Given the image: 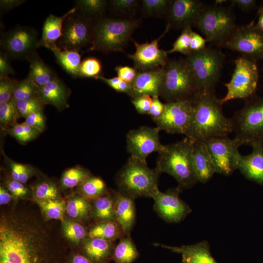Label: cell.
Instances as JSON below:
<instances>
[{
    "instance_id": "1",
    "label": "cell",
    "mask_w": 263,
    "mask_h": 263,
    "mask_svg": "<svg viewBox=\"0 0 263 263\" xmlns=\"http://www.w3.org/2000/svg\"><path fill=\"white\" fill-rule=\"evenodd\" d=\"M49 238L37 221L24 214L0 219V263H48Z\"/></svg>"
},
{
    "instance_id": "2",
    "label": "cell",
    "mask_w": 263,
    "mask_h": 263,
    "mask_svg": "<svg viewBox=\"0 0 263 263\" xmlns=\"http://www.w3.org/2000/svg\"><path fill=\"white\" fill-rule=\"evenodd\" d=\"M222 105L214 93H197L193 97L192 119L186 137L195 141L228 136L233 132L232 123L231 119L224 115Z\"/></svg>"
},
{
    "instance_id": "3",
    "label": "cell",
    "mask_w": 263,
    "mask_h": 263,
    "mask_svg": "<svg viewBox=\"0 0 263 263\" xmlns=\"http://www.w3.org/2000/svg\"><path fill=\"white\" fill-rule=\"evenodd\" d=\"M194 141L185 137L181 141L165 145L159 153L156 169L172 176L182 191L197 182L193 167Z\"/></svg>"
},
{
    "instance_id": "4",
    "label": "cell",
    "mask_w": 263,
    "mask_h": 263,
    "mask_svg": "<svg viewBox=\"0 0 263 263\" xmlns=\"http://www.w3.org/2000/svg\"><path fill=\"white\" fill-rule=\"evenodd\" d=\"M160 174L156 168L150 169L147 161L130 156L116 176L119 191L134 199L152 198L159 190Z\"/></svg>"
},
{
    "instance_id": "5",
    "label": "cell",
    "mask_w": 263,
    "mask_h": 263,
    "mask_svg": "<svg viewBox=\"0 0 263 263\" xmlns=\"http://www.w3.org/2000/svg\"><path fill=\"white\" fill-rule=\"evenodd\" d=\"M140 22L138 19H98L94 23L93 39L89 50L104 53L123 51Z\"/></svg>"
},
{
    "instance_id": "6",
    "label": "cell",
    "mask_w": 263,
    "mask_h": 263,
    "mask_svg": "<svg viewBox=\"0 0 263 263\" xmlns=\"http://www.w3.org/2000/svg\"><path fill=\"white\" fill-rule=\"evenodd\" d=\"M185 60L194 75L197 93H214L225 59L222 51L211 46L192 52Z\"/></svg>"
},
{
    "instance_id": "7",
    "label": "cell",
    "mask_w": 263,
    "mask_h": 263,
    "mask_svg": "<svg viewBox=\"0 0 263 263\" xmlns=\"http://www.w3.org/2000/svg\"><path fill=\"white\" fill-rule=\"evenodd\" d=\"M197 93L192 71L185 60H168L160 96L166 103L193 97Z\"/></svg>"
},
{
    "instance_id": "8",
    "label": "cell",
    "mask_w": 263,
    "mask_h": 263,
    "mask_svg": "<svg viewBox=\"0 0 263 263\" xmlns=\"http://www.w3.org/2000/svg\"><path fill=\"white\" fill-rule=\"evenodd\" d=\"M195 26L209 43L221 46L236 27L232 11L218 5L204 6Z\"/></svg>"
},
{
    "instance_id": "9",
    "label": "cell",
    "mask_w": 263,
    "mask_h": 263,
    "mask_svg": "<svg viewBox=\"0 0 263 263\" xmlns=\"http://www.w3.org/2000/svg\"><path fill=\"white\" fill-rule=\"evenodd\" d=\"M231 119L235 137L243 144L263 142V97L247 101Z\"/></svg>"
},
{
    "instance_id": "10",
    "label": "cell",
    "mask_w": 263,
    "mask_h": 263,
    "mask_svg": "<svg viewBox=\"0 0 263 263\" xmlns=\"http://www.w3.org/2000/svg\"><path fill=\"white\" fill-rule=\"evenodd\" d=\"M259 80L256 62L243 56L235 60V68L230 81L225 84L227 89L222 103L236 99H248L255 93Z\"/></svg>"
},
{
    "instance_id": "11",
    "label": "cell",
    "mask_w": 263,
    "mask_h": 263,
    "mask_svg": "<svg viewBox=\"0 0 263 263\" xmlns=\"http://www.w3.org/2000/svg\"><path fill=\"white\" fill-rule=\"evenodd\" d=\"M203 141L213 160L216 173L227 176L238 169L242 155L239 148L244 145L241 141L227 136L211 137Z\"/></svg>"
},
{
    "instance_id": "12",
    "label": "cell",
    "mask_w": 263,
    "mask_h": 263,
    "mask_svg": "<svg viewBox=\"0 0 263 263\" xmlns=\"http://www.w3.org/2000/svg\"><path fill=\"white\" fill-rule=\"evenodd\" d=\"M221 46L256 62L263 58V32L253 23L236 26Z\"/></svg>"
},
{
    "instance_id": "13",
    "label": "cell",
    "mask_w": 263,
    "mask_h": 263,
    "mask_svg": "<svg viewBox=\"0 0 263 263\" xmlns=\"http://www.w3.org/2000/svg\"><path fill=\"white\" fill-rule=\"evenodd\" d=\"M93 36L92 19L75 11L65 19L57 47L61 49L79 51L92 43Z\"/></svg>"
},
{
    "instance_id": "14",
    "label": "cell",
    "mask_w": 263,
    "mask_h": 263,
    "mask_svg": "<svg viewBox=\"0 0 263 263\" xmlns=\"http://www.w3.org/2000/svg\"><path fill=\"white\" fill-rule=\"evenodd\" d=\"M193 97L166 103L162 114L153 119L156 127L169 133L186 135L192 119Z\"/></svg>"
},
{
    "instance_id": "15",
    "label": "cell",
    "mask_w": 263,
    "mask_h": 263,
    "mask_svg": "<svg viewBox=\"0 0 263 263\" xmlns=\"http://www.w3.org/2000/svg\"><path fill=\"white\" fill-rule=\"evenodd\" d=\"M38 33L34 29L17 26L1 36L0 44L2 51L13 59H26L39 47Z\"/></svg>"
},
{
    "instance_id": "16",
    "label": "cell",
    "mask_w": 263,
    "mask_h": 263,
    "mask_svg": "<svg viewBox=\"0 0 263 263\" xmlns=\"http://www.w3.org/2000/svg\"><path fill=\"white\" fill-rule=\"evenodd\" d=\"M160 131L157 127L148 126L130 131L127 134L126 144L131 156L147 161V158L152 152H161L165 145L160 141Z\"/></svg>"
},
{
    "instance_id": "17",
    "label": "cell",
    "mask_w": 263,
    "mask_h": 263,
    "mask_svg": "<svg viewBox=\"0 0 263 263\" xmlns=\"http://www.w3.org/2000/svg\"><path fill=\"white\" fill-rule=\"evenodd\" d=\"M181 192L177 187L165 192L159 190L152 197L154 210L165 221L179 223L191 212L189 206L180 198Z\"/></svg>"
},
{
    "instance_id": "18",
    "label": "cell",
    "mask_w": 263,
    "mask_h": 263,
    "mask_svg": "<svg viewBox=\"0 0 263 263\" xmlns=\"http://www.w3.org/2000/svg\"><path fill=\"white\" fill-rule=\"evenodd\" d=\"M170 28L169 25H167L166 30L162 35L150 43L146 42L140 44L132 39L136 50L134 54H128V56L133 61L136 69L141 72L165 66L168 60L167 51L160 49L158 42Z\"/></svg>"
},
{
    "instance_id": "19",
    "label": "cell",
    "mask_w": 263,
    "mask_h": 263,
    "mask_svg": "<svg viewBox=\"0 0 263 263\" xmlns=\"http://www.w3.org/2000/svg\"><path fill=\"white\" fill-rule=\"evenodd\" d=\"M205 6L197 0H171L166 17L170 27L182 29L195 25Z\"/></svg>"
},
{
    "instance_id": "20",
    "label": "cell",
    "mask_w": 263,
    "mask_h": 263,
    "mask_svg": "<svg viewBox=\"0 0 263 263\" xmlns=\"http://www.w3.org/2000/svg\"><path fill=\"white\" fill-rule=\"evenodd\" d=\"M163 76L162 67L138 72L132 83V89L128 95L132 99L143 95L159 96Z\"/></svg>"
},
{
    "instance_id": "21",
    "label": "cell",
    "mask_w": 263,
    "mask_h": 263,
    "mask_svg": "<svg viewBox=\"0 0 263 263\" xmlns=\"http://www.w3.org/2000/svg\"><path fill=\"white\" fill-rule=\"evenodd\" d=\"M250 145L251 152L241 155L238 169L247 179L263 186V142Z\"/></svg>"
},
{
    "instance_id": "22",
    "label": "cell",
    "mask_w": 263,
    "mask_h": 263,
    "mask_svg": "<svg viewBox=\"0 0 263 263\" xmlns=\"http://www.w3.org/2000/svg\"><path fill=\"white\" fill-rule=\"evenodd\" d=\"M153 245L181 254L182 259L188 263H218L211 255L209 244L205 241L180 246H169L159 243H154Z\"/></svg>"
},
{
    "instance_id": "23",
    "label": "cell",
    "mask_w": 263,
    "mask_h": 263,
    "mask_svg": "<svg viewBox=\"0 0 263 263\" xmlns=\"http://www.w3.org/2000/svg\"><path fill=\"white\" fill-rule=\"evenodd\" d=\"M70 89L56 77L45 85L38 88V95L44 104H49L58 111L68 108Z\"/></svg>"
},
{
    "instance_id": "24",
    "label": "cell",
    "mask_w": 263,
    "mask_h": 263,
    "mask_svg": "<svg viewBox=\"0 0 263 263\" xmlns=\"http://www.w3.org/2000/svg\"><path fill=\"white\" fill-rule=\"evenodd\" d=\"M192 160L197 182L206 183L216 173L213 160L203 141L194 142Z\"/></svg>"
},
{
    "instance_id": "25",
    "label": "cell",
    "mask_w": 263,
    "mask_h": 263,
    "mask_svg": "<svg viewBox=\"0 0 263 263\" xmlns=\"http://www.w3.org/2000/svg\"><path fill=\"white\" fill-rule=\"evenodd\" d=\"M115 220L121 225L126 235L130 236L136 219L134 199L119 191H115Z\"/></svg>"
},
{
    "instance_id": "26",
    "label": "cell",
    "mask_w": 263,
    "mask_h": 263,
    "mask_svg": "<svg viewBox=\"0 0 263 263\" xmlns=\"http://www.w3.org/2000/svg\"><path fill=\"white\" fill-rule=\"evenodd\" d=\"M75 11L76 9L74 7L61 17L50 14L44 22L41 38L39 41V46H44L49 49L57 45L56 42L62 36L65 19Z\"/></svg>"
},
{
    "instance_id": "27",
    "label": "cell",
    "mask_w": 263,
    "mask_h": 263,
    "mask_svg": "<svg viewBox=\"0 0 263 263\" xmlns=\"http://www.w3.org/2000/svg\"><path fill=\"white\" fill-rule=\"evenodd\" d=\"M114 242L97 238H87L83 241L84 255L94 263H107L112 259Z\"/></svg>"
},
{
    "instance_id": "28",
    "label": "cell",
    "mask_w": 263,
    "mask_h": 263,
    "mask_svg": "<svg viewBox=\"0 0 263 263\" xmlns=\"http://www.w3.org/2000/svg\"><path fill=\"white\" fill-rule=\"evenodd\" d=\"M29 63L28 77L38 88L57 77L56 73L46 65L36 51L28 55L26 59Z\"/></svg>"
},
{
    "instance_id": "29",
    "label": "cell",
    "mask_w": 263,
    "mask_h": 263,
    "mask_svg": "<svg viewBox=\"0 0 263 263\" xmlns=\"http://www.w3.org/2000/svg\"><path fill=\"white\" fill-rule=\"evenodd\" d=\"M115 191L113 193L108 192L93 201L91 217L96 221V223L115 220Z\"/></svg>"
},
{
    "instance_id": "30",
    "label": "cell",
    "mask_w": 263,
    "mask_h": 263,
    "mask_svg": "<svg viewBox=\"0 0 263 263\" xmlns=\"http://www.w3.org/2000/svg\"><path fill=\"white\" fill-rule=\"evenodd\" d=\"M54 54L56 62L73 77H79L81 56L79 51L61 50L57 45L49 49Z\"/></svg>"
},
{
    "instance_id": "31",
    "label": "cell",
    "mask_w": 263,
    "mask_h": 263,
    "mask_svg": "<svg viewBox=\"0 0 263 263\" xmlns=\"http://www.w3.org/2000/svg\"><path fill=\"white\" fill-rule=\"evenodd\" d=\"M126 236L121 225L116 221L95 223L88 230V237L97 238L114 242Z\"/></svg>"
},
{
    "instance_id": "32",
    "label": "cell",
    "mask_w": 263,
    "mask_h": 263,
    "mask_svg": "<svg viewBox=\"0 0 263 263\" xmlns=\"http://www.w3.org/2000/svg\"><path fill=\"white\" fill-rule=\"evenodd\" d=\"M138 256L139 252L131 236H125L115 245L112 260L115 263H132Z\"/></svg>"
},
{
    "instance_id": "33",
    "label": "cell",
    "mask_w": 263,
    "mask_h": 263,
    "mask_svg": "<svg viewBox=\"0 0 263 263\" xmlns=\"http://www.w3.org/2000/svg\"><path fill=\"white\" fill-rule=\"evenodd\" d=\"M90 202L80 195L75 196L66 203V212L71 218L85 220L91 217Z\"/></svg>"
},
{
    "instance_id": "34",
    "label": "cell",
    "mask_w": 263,
    "mask_h": 263,
    "mask_svg": "<svg viewBox=\"0 0 263 263\" xmlns=\"http://www.w3.org/2000/svg\"><path fill=\"white\" fill-rule=\"evenodd\" d=\"M78 191L80 195L90 202L94 201L108 192L104 180L99 177L94 176L89 178L78 187Z\"/></svg>"
},
{
    "instance_id": "35",
    "label": "cell",
    "mask_w": 263,
    "mask_h": 263,
    "mask_svg": "<svg viewBox=\"0 0 263 263\" xmlns=\"http://www.w3.org/2000/svg\"><path fill=\"white\" fill-rule=\"evenodd\" d=\"M92 174L88 169L75 166L66 169L62 174L60 185L63 189L72 188L79 187Z\"/></svg>"
},
{
    "instance_id": "36",
    "label": "cell",
    "mask_w": 263,
    "mask_h": 263,
    "mask_svg": "<svg viewBox=\"0 0 263 263\" xmlns=\"http://www.w3.org/2000/svg\"><path fill=\"white\" fill-rule=\"evenodd\" d=\"M36 201L60 199V191L54 182L44 180L37 183L33 188Z\"/></svg>"
},
{
    "instance_id": "37",
    "label": "cell",
    "mask_w": 263,
    "mask_h": 263,
    "mask_svg": "<svg viewBox=\"0 0 263 263\" xmlns=\"http://www.w3.org/2000/svg\"><path fill=\"white\" fill-rule=\"evenodd\" d=\"M40 208L45 218L48 219H63V214L66 211V203L60 199L36 201Z\"/></svg>"
},
{
    "instance_id": "38",
    "label": "cell",
    "mask_w": 263,
    "mask_h": 263,
    "mask_svg": "<svg viewBox=\"0 0 263 263\" xmlns=\"http://www.w3.org/2000/svg\"><path fill=\"white\" fill-rule=\"evenodd\" d=\"M107 2L104 0H79L75 1L78 13L92 19L93 17L99 16L105 11Z\"/></svg>"
},
{
    "instance_id": "39",
    "label": "cell",
    "mask_w": 263,
    "mask_h": 263,
    "mask_svg": "<svg viewBox=\"0 0 263 263\" xmlns=\"http://www.w3.org/2000/svg\"><path fill=\"white\" fill-rule=\"evenodd\" d=\"M61 222L63 233L69 241L78 244L87 238L88 232L82 225L70 219Z\"/></svg>"
},
{
    "instance_id": "40",
    "label": "cell",
    "mask_w": 263,
    "mask_h": 263,
    "mask_svg": "<svg viewBox=\"0 0 263 263\" xmlns=\"http://www.w3.org/2000/svg\"><path fill=\"white\" fill-rule=\"evenodd\" d=\"M19 117L14 100L0 104V123L5 131L17 124Z\"/></svg>"
},
{
    "instance_id": "41",
    "label": "cell",
    "mask_w": 263,
    "mask_h": 263,
    "mask_svg": "<svg viewBox=\"0 0 263 263\" xmlns=\"http://www.w3.org/2000/svg\"><path fill=\"white\" fill-rule=\"evenodd\" d=\"M6 131L21 144H26L36 138L41 132L28 125L25 122L17 123Z\"/></svg>"
},
{
    "instance_id": "42",
    "label": "cell",
    "mask_w": 263,
    "mask_h": 263,
    "mask_svg": "<svg viewBox=\"0 0 263 263\" xmlns=\"http://www.w3.org/2000/svg\"><path fill=\"white\" fill-rule=\"evenodd\" d=\"M170 2L169 0H143L142 11L146 16L162 17L166 16Z\"/></svg>"
},
{
    "instance_id": "43",
    "label": "cell",
    "mask_w": 263,
    "mask_h": 263,
    "mask_svg": "<svg viewBox=\"0 0 263 263\" xmlns=\"http://www.w3.org/2000/svg\"><path fill=\"white\" fill-rule=\"evenodd\" d=\"M4 159L10 168L11 178L14 180L25 184L33 175L34 169L32 166L13 161L6 155Z\"/></svg>"
},
{
    "instance_id": "44",
    "label": "cell",
    "mask_w": 263,
    "mask_h": 263,
    "mask_svg": "<svg viewBox=\"0 0 263 263\" xmlns=\"http://www.w3.org/2000/svg\"><path fill=\"white\" fill-rule=\"evenodd\" d=\"M16 104L19 117L24 118L33 113L43 111L44 105L38 95L29 99L18 100Z\"/></svg>"
},
{
    "instance_id": "45",
    "label": "cell",
    "mask_w": 263,
    "mask_h": 263,
    "mask_svg": "<svg viewBox=\"0 0 263 263\" xmlns=\"http://www.w3.org/2000/svg\"><path fill=\"white\" fill-rule=\"evenodd\" d=\"M191 27H186L182 29L181 34L173 44L172 48L167 51L168 54L179 52L188 56L191 53L190 43L192 34Z\"/></svg>"
},
{
    "instance_id": "46",
    "label": "cell",
    "mask_w": 263,
    "mask_h": 263,
    "mask_svg": "<svg viewBox=\"0 0 263 263\" xmlns=\"http://www.w3.org/2000/svg\"><path fill=\"white\" fill-rule=\"evenodd\" d=\"M38 88L26 77L18 81L15 89L13 99L15 101L32 98L38 95Z\"/></svg>"
},
{
    "instance_id": "47",
    "label": "cell",
    "mask_w": 263,
    "mask_h": 263,
    "mask_svg": "<svg viewBox=\"0 0 263 263\" xmlns=\"http://www.w3.org/2000/svg\"><path fill=\"white\" fill-rule=\"evenodd\" d=\"M101 69V64L98 59L93 57L86 58L81 63L79 77L94 78L100 75Z\"/></svg>"
},
{
    "instance_id": "48",
    "label": "cell",
    "mask_w": 263,
    "mask_h": 263,
    "mask_svg": "<svg viewBox=\"0 0 263 263\" xmlns=\"http://www.w3.org/2000/svg\"><path fill=\"white\" fill-rule=\"evenodd\" d=\"M18 81L9 76L0 77V104L13 99Z\"/></svg>"
},
{
    "instance_id": "49",
    "label": "cell",
    "mask_w": 263,
    "mask_h": 263,
    "mask_svg": "<svg viewBox=\"0 0 263 263\" xmlns=\"http://www.w3.org/2000/svg\"><path fill=\"white\" fill-rule=\"evenodd\" d=\"M94 78L103 81L117 92L124 93L129 94L132 89V83L123 81L118 76L107 78L98 75Z\"/></svg>"
},
{
    "instance_id": "50",
    "label": "cell",
    "mask_w": 263,
    "mask_h": 263,
    "mask_svg": "<svg viewBox=\"0 0 263 263\" xmlns=\"http://www.w3.org/2000/svg\"><path fill=\"white\" fill-rule=\"evenodd\" d=\"M5 187L14 198H22L28 194L29 190L24 184L12 178L5 182Z\"/></svg>"
},
{
    "instance_id": "51",
    "label": "cell",
    "mask_w": 263,
    "mask_h": 263,
    "mask_svg": "<svg viewBox=\"0 0 263 263\" xmlns=\"http://www.w3.org/2000/svg\"><path fill=\"white\" fill-rule=\"evenodd\" d=\"M25 122L31 127L35 128L41 132L45 127V116L43 111L33 113L25 118Z\"/></svg>"
},
{
    "instance_id": "52",
    "label": "cell",
    "mask_w": 263,
    "mask_h": 263,
    "mask_svg": "<svg viewBox=\"0 0 263 263\" xmlns=\"http://www.w3.org/2000/svg\"><path fill=\"white\" fill-rule=\"evenodd\" d=\"M152 102V97L149 95H141L132 100L136 110L140 114H148Z\"/></svg>"
},
{
    "instance_id": "53",
    "label": "cell",
    "mask_w": 263,
    "mask_h": 263,
    "mask_svg": "<svg viewBox=\"0 0 263 263\" xmlns=\"http://www.w3.org/2000/svg\"><path fill=\"white\" fill-rule=\"evenodd\" d=\"M136 0H113L111 1L114 10L118 12L129 13L134 11L138 4Z\"/></svg>"
},
{
    "instance_id": "54",
    "label": "cell",
    "mask_w": 263,
    "mask_h": 263,
    "mask_svg": "<svg viewBox=\"0 0 263 263\" xmlns=\"http://www.w3.org/2000/svg\"><path fill=\"white\" fill-rule=\"evenodd\" d=\"M115 70L118 77L131 83L135 79L138 72L135 68L127 66H118L115 68Z\"/></svg>"
},
{
    "instance_id": "55",
    "label": "cell",
    "mask_w": 263,
    "mask_h": 263,
    "mask_svg": "<svg viewBox=\"0 0 263 263\" xmlns=\"http://www.w3.org/2000/svg\"><path fill=\"white\" fill-rule=\"evenodd\" d=\"M9 57L3 52L0 53V77L14 75L15 71L12 67Z\"/></svg>"
},
{
    "instance_id": "56",
    "label": "cell",
    "mask_w": 263,
    "mask_h": 263,
    "mask_svg": "<svg viewBox=\"0 0 263 263\" xmlns=\"http://www.w3.org/2000/svg\"><path fill=\"white\" fill-rule=\"evenodd\" d=\"M158 97H152V102L148 113L153 120L159 117L163 113L165 109V104L160 100Z\"/></svg>"
},
{
    "instance_id": "57",
    "label": "cell",
    "mask_w": 263,
    "mask_h": 263,
    "mask_svg": "<svg viewBox=\"0 0 263 263\" xmlns=\"http://www.w3.org/2000/svg\"><path fill=\"white\" fill-rule=\"evenodd\" d=\"M206 39L197 33L192 32L190 43L191 52H197L206 48Z\"/></svg>"
},
{
    "instance_id": "58",
    "label": "cell",
    "mask_w": 263,
    "mask_h": 263,
    "mask_svg": "<svg viewBox=\"0 0 263 263\" xmlns=\"http://www.w3.org/2000/svg\"><path fill=\"white\" fill-rule=\"evenodd\" d=\"M230 2L231 6H236L244 11H249L256 6L254 0H231Z\"/></svg>"
},
{
    "instance_id": "59",
    "label": "cell",
    "mask_w": 263,
    "mask_h": 263,
    "mask_svg": "<svg viewBox=\"0 0 263 263\" xmlns=\"http://www.w3.org/2000/svg\"><path fill=\"white\" fill-rule=\"evenodd\" d=\"M23 0H0V7L3 11L11 10L24 2Z\"/></svg>"
},
{
    "instance_id": "60",
    "label": "cell",
    "mask_w": 263,
    "mask_h": 263,
    "mask_svg": "<svg viewBox=\"0 0 263 263\" xmlns=\"http://www.w3.org/2000/svg\"><path fill=\"white\" fill-rule=\"evenodd\" d=\"M13 197L8 190L3 186L0 187V205L8 204Z\"/></svg>"
},
{
    "instance_id": "61",
    "label": "cell",
    "mask_w": 263,
    "mask_h": 263,
    "mask_svg": "<svg viewBox=\"0 0 263 263\" xmlns=\"http://www.w3.org/2000/svg\"><path fill=\"white\" fill-rule=\"evenodd\" d=\"M72 263H94L84 255L77 254L75 255L72 260Z\"/></svg>"
},
{
    "instance_id": "62",
    "label": "cell",
    "mask_w": 263,
    "mask_h": 263,
    "mask_svg": "<svg viewBox=\"0 0 263 263\" xmlns=\"http://www.w3.org/2000/svg\"><path fill=\"white\" fill-rule=\"evenodd\" d=\"M259 17L256 27L259 30L263 32V7L261 8L259 11Z\"/></svg>"
},
{
    "instance_id": "63",
    "label": "cell",
    "mask_w": 263,
    "mask_h": 263,
    "mask_svg": "<svg viewBox=\"0 0 263 263\" xmlns=\"http://www.w3.org/2000/svg\"><path fill=\"white\" fill-rule=\"evenodd\" d=\"M181 263H187L186 261L182 259Z\"/></svg>"
}]
</instances>
